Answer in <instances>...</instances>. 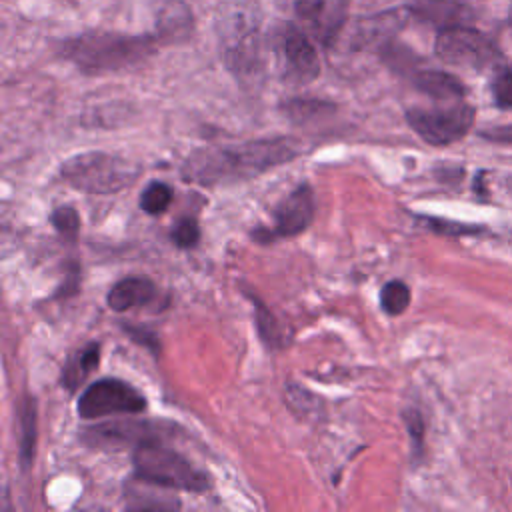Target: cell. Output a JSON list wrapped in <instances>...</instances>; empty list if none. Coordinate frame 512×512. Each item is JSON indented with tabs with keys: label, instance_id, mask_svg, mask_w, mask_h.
Masks as SVG:
<instances>
[{
	"label": "cell",
	"instance_id": "4fadbf2b",
	"mask_svg": "<svg viewBox=\"0 0 512 512\" xmlns=\"http://www.w3.org/2000/svg\"><path fill=\"white\" fill-rule=\"evenodd\" d=\"M412 80L420 92L440 102L462 100L466 94L464 84L456 76L442 70H418Z\"/></svg>",
	"mask_w": 512,
	"mask_h": 512
},
{
	"label": "cell",
	"instance_id": "8992f818",
	"mask_svg": "<svg viewBox=\"0 0 512 512\" xmlns=\"http://www.w3.org/2000/svg\"><path fill=\"white\" fill-rule=\"evenodd\" d=\"M474 116V108L464 100H454L434 108L406 110L410 128L432 146H446L466 136L474 124Z\"/></svg>",
	"mask_w": 512,
	"mask_h": 512
},
{
	"label": "cell",
	"instance_id": "7402d4cb",
	"mask_svg": "<svg viewBox=\"0 0 512 512\" xmlns=\"http://www.w3.org/2000/svg\"><path fill=\"white\" fill-rule=\"evenodd\" d=\"M172 242L178 246V248H192L198 244L200 240V228L196 224V220L192 218H182L178 220V224L172 228V234H170Z\"/></svg>",
	"mask_w": 512,
	"mask_h": 512
},
{
	"label": "cell",
	"instance_id": "ba28073f",
	"mask_svg": "<svg viewBox=\"0 0 512 512\" xmlns=\"http://www.w3.org/2000/svg\"><path fill=\"white\" fill-rule=\"evenodd\" d=\"M280 54H282V70L284 78L292 84H308L320 74V58L318 52L308 38V34L288 24L280 34Z\"/></svg>",
	"mask_w": 512,
	"mask_h": 512
},
{
	"label": "cell",
	"instance_id": "44dd1931",
	"mask_svg": "<svg viewBox=\"0 0 512 512\" xmlns=\"http://www.w3.org/2000/svg\"><path fill=\"white\" fill-rule=\"evenodd\" d=\"M50 222L64 236H76V232L80 228V216L72 206H58L50 214Z\"/></svg>",
	"mask_w": 512,
	"mask_h": 512
},
{
	"label": "cell",
	"instance_id": "30bf717a",
	"mask_svg": "<svg viewBox=\"0 0 512 512\" xmlns=\"http://www.w3.org/2000/svg\"><path fill=\"white\" fill-rule=\"evenodd\" d=\"M316 214V198L314 192L308 184H298L288 196H284L272 216H274V230H272V238L274 236H284V238H292L298 236L300 232H304Z\"/></svg>",
	"mask_w": 512,
	"mask_h": 512
},
{
	"label": "cell",
	"instance_id": "cb8c5ba5",
	"mask_svg": "<svg viewBox=\"0 0 512 512\" xmlns=\"http://www.w3.org/2000/svg\"><path fill=\"white\" fill-rule=\"evenodd\" d=\"M324 104L316 102V100H292L286 102V112L296 118V120H304L308 116H316L318 112H322Z\"/></svg>",
	"mask_w": 512,
	"mask_h": 512
},
{
	"label": "cell",
	"instance_id": "2e32d148",
	"mask_svg": "<svg viewBox=\"0 0 512 512\" xmlns=\"http://www.w3.org/2000/svg\"><path fill=\"white\" fill-rule=\"evenodd\" d=\"M20 466L26 470L32 460H34V452H36V402L34 398H26L20 404Z\"/></svg>",
	"mask_w": 512,
	"mask_h": 512
},
{
	"label": "cell",
	"instance_id": "6da1fadb",
	"mask_svg": "<svg viewBox=\"0 0 512 512\" xmlns=\"http://www.w3.org/2000/svg\"><path fill=\"white\" fill-rule=\"evenodd\" d=\"M298 154L300 142L286 136L252 140L234 146H210L200 148L186 158L182 176L194 184L220 186L254 178L274 166L290 162Z\"/></svg>",
	"mask_w": 512,
	"mask_h": 512
},
{
	"label": "cell",
	"instance_id": "d4e9b609",
	"mask_svg": "<svg viewBox=\"0 0 512 512\" xmlns=\"http://www.w3.org/2000/svg\"><path fill=\"white\" fill-rule=\"evenodd\" d=\"M404 422H406V428H408V432H410L414 450H422L424 422H422V418H420V412H416V410H406V412H404Z\"/></svg>",
	"mask_w": 512,
	"mask_h": 512
},
{
	"label": "cell",
	"instance_id": "e0dca14e",
	"mask_svg": "<svg viewBox=\"0 0 512 512\" xmlns=\"http://www.w3.org/2000/svg\"><path fill=\"white\" fill-rule=\"evenodd\" d=\"M172 198H174L172 186L160 180H152L140 194V208L146 214L156 216V214H162L172 204Z\"/></svg>",
	"mask_w": 512,
	"mask_h": 512
},
{
	"label": "cell",
	"instance_id": "603a6c76",
	"mask_svg": "<svg viewBox=\"0 0 512 512\" xmlns=\"http://www.w3.org/2000/svg\"><path fill=\"white\" fill-rule=\"evenodd\" d=\"M426 222L428 228H432L434 232L438 234H448V236H460V234H474V232H480L482 228H476V226H466V224H460V222H448V220H440V218H422Z\"/></svg>",
	"mask_w": 512,
	"mask_h": 512
},
{
	"label": "cell",
	"instance_id": "9c48e42d",
	"mask_svg": "<svg viewBox=\"0 0 512 512\" xmlns=\"http://www.w3.org/2000/svg\"><path fill=\"white\" fill-rule=\"evenodd\" d=\"M350 0H296V16L304 30L328 48L348 18Z\"/></svg>",
	"mask_w": 512,
	"mask_h": 512
},
{
	"label": "cell",
	"instance_id": "52a82bcc",
	"mask_svg": "<svg viewBox=\"0 0 512 512\" xmlns=\"http://www.w3.org/2000/svg\"><path fill=\"white\" fill-rule=\"evenodd\" d=\"M76 408L86 420L114 414H140L146 408V398L124 380L102 378L82 390Z\"/></svg>",
	"mask_w": 512,
	"mask_h": 512
},
{
	"label": "cell",
	"instance_id": "277c9868",
	"mask_svg": "<svg viewBox=\"0 0 512 512\" xmlns=\"http://www.w3.org/2000/svg\"><path fill=\"white\" fill-rule=\"evenodd\" d=\"M132 464L138 478L170 490L202 492L210 486L208 474L194 468L180 452L160 444L158 440L138 444L132 452Z\"/></svg>",
	"mask_w": 512,
	"mask_h": 512
},
{
	"label": "cell",
	"instance_id": "9a60e30c",
	"mask_svg": "<svg viewBox=\"0 0 512 512\" xmlns=\"http://www.w3.org/2000/svg\"><path fill=\"white\" fill-rule=\"evenodd\" d=\"M192 14L190 8L180 0L166 2L158 12V38H178L190 32Z\"/></svg>",
	"mask_w": 512,
	"mask_h": 512
},
{
	"label": "cell",
	"instance_id": "5b68a950",
	"mask_svg": "<svg viewBox=\"0 0 512 512\" xmlns=\"http://www.w3.org/2000/svg\"><path fill=\"white\" fill-rule=\"evenodd\" d=\"M436 56L452 66L470 70H496L502 64L498 46L476 28L466 24L440 28L434 42Z\"/></svg>",
	"mask_w": 512,
	"mask_h": 512
},
{
	"label": "cell",
	"instance_id": "4316f807",
	"mask_svg": "<svg viewBox=\"0 0 512 512\" xmlns=\"http://www.w3.org/2000/svg\"><path fill=\"white\" fill-rule=\"evenodd\" d=\"M510 22H512V12H510Z\"/></svg>",
	"mask_w": 512,
	"mask_h": 512
},
{
	"label": "cell",
	"instance_id": "484cf974",
	"mask_svg": "<svg viewBox=\"0 0 512 512\" xmlns=\"http://www.w3.org/2000/svg\"><path fill=\"white\" fill-rule=\"evenodd\" d=\"M482 138L496 142V144H512V124L490 128V130L482 132Z\"/></svg>",
	"mask_w": 512,
	"mask_h": 512
},
{
	"label": "cell",
	"instance_id": "5bb4252c",
	"mask_svg": "<svg viewBox=\"0 0 512 512\" xmlns=\"http://www.w3.org/2000/svg\"><path fill=\"white\" fill-rule=\"evenodd\" d=\"M98 362H100V344L98 342L86 344L84 348L74 352L64 364L62 384L68 390H76L86 380V376L98 366Z\"/></svg>",
	"mask_w": 512,
	"mask_h": 512
},
{
	"label": "cell",
	"instance_id": "ffe728a7",
	"mask_svg": "<svg viewBox=\"0 0 512 512\" xmlns=\"http://www.w3.org/2000/svg\"><path fill=\"white\" fill-rule=\"evenodd\" d=\"M490 92H492L496 106L512 108V70L508 66L500 64L494 70L492 82H490Z\"/></svg>",
	"mask_w": 512,
	"mask_h": 512
},
{
	"label": "cell",
	"instance_id": "ac0fdd59",
	"mask_svg": "<svg viewBox=\"0 0 512 512\" xmlns=\"http://www.w3.org/2000/svg\"><path fill=\"white\" fill-rule=\"evenodd\" d=\"M410 304V288L402 280H390L380 290V306L388 316L402 314Z\"/></svg>",
	"mask_w": 512,
	"mask_h": 512
},
{
	"label": "cell",
	"instance_id": "d6986e66",
	"mask_svg": "<svg viewBox=\"0 0 512 512\" xmlns=\"http://www.w3.org/2000/svg\"><path fill=\"white\" fill-rule=\"evenodd\" d=\"M254 300V310H256V326L260 332V338L270 346V348H282L286 344L284 334L276 322V318L272 316V312L256 298Z\"/></svg>",
	"mask_w": 512,
	"mask_h": 512
},
{
	"label": "cell",
	"instance_id": "8fae6325",
	"mask_svg": "<svg viewBox=\"0 0 512 512\" xmlns=\"http://www.w3.org/2000/svg\"><path fill=\"white\" fill-rule=\"evenodd\" d=\"M156 296V286L144 276H128L118 280L106 296L108 306L114 312H126L134 306L148 304Z\"/></svg>",
	"mask_w": 512,
	"mask_h": 512
},
{
	"label": "cell",
	"instance_id": "7c38bea8",
	"mask_svg": "<svg viewBox=\"0 0 512 512\" xmlns=\"http://www.w3.org/2000/svg\"><path fill=\"white\" fill-rule=\"evenodd\" d=\"M410 12L420 20L438 24L440 28L466 24L472 18V12L460 0H418L410 6Z\"/></svg>",
	"mask_w": 512,
	"mask_h": 512
},
{
	"label": "cell",
	"instance_id": "7a4b0ae2",
	"mask_svg": "<svg viewBox=\"0 0 512 512\" xmlns=\"http://www.w3.org/2000/svg\"><path fill=\"white\" fill-rule=\"evenodd\" d=\"M154 36L84 32L62 42V56L86 74H102L144 62L156 48Z\"/></svg>",
	"mask_w": 512,
	"mask_h": 512
},
{
	"label": "cell",
	"instance_id": "3957f363",
	"mask_svg": "<svg viewBox=\"0 0 512 512\" xmlns=\"http://www.w3.org/2000/svg\"><path fill=\"white\" fill-rule=\"evenodd\" d=\"M138 174V164L108 152H82L60 166L62 180L88 194L118 192L132 184Z\"/></svg>",
	"mask_w": 512,
	"mask_h": 512
}]
</instances>
